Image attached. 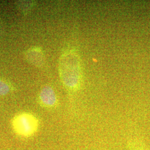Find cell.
I'll return each mask as SVG.
<instances>
[{"label": "cell", "instance_id": "1", "mask_svg": "<svg viewBox=\"0 0 150 150\" xmlns=\"http://www.w3.org/2000/svg\"><path fill=\"white\" fill-rule=\"evenodd\" d=\"M59 75L64 86L71 90H76L81 86L82 69L80 59L74 51L64 52L59 59Z\"/></svg>", "mask_w": 150, "mask_h": 150}, {"label": "cell", "instance_id": "2", "mask_svg": "<svg viewBox=\"0 0 150 150\" xmlns=\"http://www.w3.org/2000/svg\"><path fill=\"white\" fill-rule=\"evenodd\" d=\"M13 127L18 135L30 136L34 134L38 129V120L32 115L22 113L14 118Z\"/></svg>", "mask_w": 150, "mask_h": 150}, {"label": "cell", "instance_id": "3", "mask_svg": "<svg viewBox=\"0 0 150 150\" xmlns=\"http://www.w3.org/2000/svg\"><path fill=\"white\" fill-rule=\"evenodd\" d=\"M41 103L46 107H53L56 103L57 98L54 90L50 86L43 87L40 94Z\"/></svg>", "mask_w": 150, "mask_h": 150}, {"label": "cell", "instance_id": "4", "mask_svg": "<svg viewBox=\"0 0 150 150\" xmlns=\"http://www.w3.org/2000/svg\"><path fill=\"white\" fill-rule=\"evenodd\" d=\"M26 58L32 64L41 66L44 63V56L40 49L31 48L27 51Z\"/></svg>", "mask_w": 150, "mask_h": 150}, {"label": "cell", "instance_id": "5", "mask_svg": "<svg viewBox=\"0 0 150 150\" xmlns=\"http://www.w3.org/2000/svg\"><path fill=\"white\" fill-rule=\"evenodd\" d=\"M10 90L8 85L5 82L0 80V96H4L7 94Z\"/></svg>", "mask_w": 150, "mask_h": 150}]
</instances>
